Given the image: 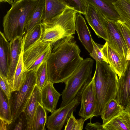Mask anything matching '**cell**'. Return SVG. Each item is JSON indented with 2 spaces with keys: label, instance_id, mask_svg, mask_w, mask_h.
<instances>
[{
  "label": "cell",
  "instance_id": "1",
  "mask_svg": "<svg viewBox=\"0 0 130 130\" xmlns=\"http://www.w3.org/2000/svg\"><path fill=\"white\" fill-rule=\"evenodd\" d=\"M74 38L68 36L53 45L46 62L48 81L54 84L64 83L83 59Z\"/></svg>",
  "mask_w": 130,
  "mask_h": 130
},
{
  "label": "cell",
  "instance_id": "2",
  "mask_svg": "<svg viewBox=\"0 0 130 130\" xmlns=\"http://www.w3.org/2000/svg\"><path fill=\"white\" fill-rule=\"evenodd\" d=\"M94 79L95 97L94 117L101 116L110 101L116 99L118 77L105 61H96Z\"/></svg>",
  "mask_w": 130,
  "mask_h": 130
},
{
  "label": "cell",
  "instance_id": "3",
  "mask_svg": "<svg viewBox=\"0 0 130 130\" xmlns=\"http://www.w3.org/2000/svg\"><path fill=\"white\" fill-rule=\"evenodd\" d=\"M39 0H20L14 3L3 18L4 34L9 41L23 37L27 22Z\"/></svg>",
  "mask_w": 130,
  "mask_h": 130
},
{
  "label": "cell",
  "instance_id": "4",
  "mask_svg": "<svg viewBox=\"0 0 130 130\" xmlns=\"http://www.w3.org/2000/svg\"><path fill=\"white\" fill-rule=\"evenodd\" d=\"M77 12L67 7L56 15L41 24L43 31L41 40L53 44L62 39L75 33V22Z\"/></svg>",
  "mask_w": 130,
  "mask_h": 130
},
{
  "label": "cell",
  "instance_id": "5",
  "mask_svg": "<svg viewBox=\"0 0 130 130\" xmlns=\"http://www.w3.org/2000/svg\"><path fill=\"white\" fill-rule=\"evenodd\" d=\"M93 60L90 58L83 59L72 75L64 82L62 92L61 107L70 102L91 81Z\"/></svg>",
  "mask_w": 130,
  "mask_h": 130
},
{
  "label": "cell",
  "instance_id": "6",
  "mask_svg": "<svg viewBox=\"0 0 130 130\" xmlns=\"http://www.w3.org/2000/svg\"><path fill=\"white\" fill-rule=\"evenodd\" d=\"M36 70L27 71L20 90L11 92L9 101L13 120L23 112L30 98L36 84Z\"/></svg>",
  "mask_w": 130,
  "mask_h": 130
},
{
  "label": "cell",
  "instance_id": "7",
  "mask_svg": "<svg viewBox=\"0 0 130 130\" xmlns=\"http://www.w3.org/2000/svg\"><path fill=\"white\" fill-rule=\"evenodd\" d=\"M53 44L40 39L23 51L24 72L36 70L46 61L51 53Z\"/></svg>",
  "mask_w": 130,
  "mask_h": 130
},
{
  "label": "cell",
  "instance_id": "8",
  "mask_svg": "<svg viewBox=\"0 0 130 130\" xmlns=\"http://www.w3.org/2000/svg\"><path fill=\"white\" fill-rule=\"evenodd\" d=\"M78 94L70 102L65 106L55 110L47 117L46 125L48 130H61L71 113L75 111L80 103Z\"/></svg>",
  "mask_w": 130,
  "mask_h": 130
},
{
  "label": "cell",
  "instance_id": "9",
  "mask_svg": "<svg viewBox=\"0 0 130 130\" xmlns=\"http://www.w3.org/2000/svg\"><path fill=\"white\" fill-rule=\"evenodd\" d=\"M103 22L108 38L109 45L119 54L126 57L128 50L126 44L118 31L115 21L102 15Z\"/></svg>",
  "mask_w": 130,
  "mask_h": 130
},
{
  "label": "cell",
  "instance_id": "10",
  "mask_svg": "<svg viewBox=\"0 0 130 130\" xmlns=\"http://www.w3.org/2000/svg\"><path fill=\"white\" fill-rule=\"evenodd\" d=\"M81 106L78 113L82 118L87 120L94 117L95 107V90L94 79L79 93Z\"/></svg>",
  "mask_w": 130,
  "mask_h": 130
},
{
  "label": "cell",
  "instance_id": "11",
  "mask_svg": "<svg viewBox=\"0 0 130 130\" xmlns=\"http://www.w3.org/2000/svg\"><path fill=\"white\" fill-rule=\"evenodd\" d=\"M116 99L124 110L130 111V60L119 78Z\"/></svg>",
  "mask_w": 130,
  "mask_h": 130
},
{
  "label": "cell",
  "instance_id": "12",
  "mask_svg": "<svg viewBox=\"0 0 130 130\" xmlns=\"http://www.w3.org/2000/svg\"><path fill=\"white\" fill-rule=\"evenodd\" d=\"M101 51L110 66L120 78L128 64L126 57L121 55L113 50L107 41L101 49Z\"/></svg>",
  "mask_w": 130,
  "mask_h": 130
},
{
  "label": "cell",
  "instance_id": "13",
  "mask_svg": "<svg viewBox=\"0 0 130 130\" xmlns=\"http://www.w3.org/2000/svg\"><path fill=\"white\" fill-rule=\"evenodd\" d=\"M102 15L93 5L88 3L86 13L84 15L86 20L96 35L107 41L108 38L103 22Z\"/></svg>",
  "mask_w": 130,
  "mask_h": 130
},
{
  "label": "cell",
  "instance_id": "14",
  "mask_svg": "<svg viewBox=\"0 0 130 130\" xmlns=\"http://www.w3.org/2000/svg\"><path fill=\"white\" fill-rule=\"evenodd\" d=\"M54 83L48 81L41 91V104L45 109L51 112L56 110L61 94L55 88Z\"/></svg>",
  "mask_w": 130,
  "mask_h": 130
},
{
  "label": "cell",
  "instance_id": "15",
  "mask_svg": "<svg viewBox=\"0 0 130 130\" xmlns=\"http://www.w3.org/2000/svg\"><path fill=\"white\" fill-rule=\"evenodd\" d=\"M82 14L77 13L75 22V30L78 35L79 39L89 53L92 52L93 46L90 31Z\"/></svg>",
  "mask_w": 130,
  "mask_h": 130
},
{
  "label": "cell",
  "instance_id": "16",
  "mask_svg": "<svg viewBox=\"0 0 130 130\" xmlns=\"http://www.w3.org/2000/svg\"><path fill=\"white\" fill-rule=\"evenodd\" d=\"M10 64L8 79L11 83L19 60L23 44V37H17L10 41Z\"/></svg>",
  "mask_w": 130,
  "mask_h": 130
},
{
  "label": "cell",
  "instance_id": "17",
  "mask_svg": "<svg viewBox=\"0 0 130 130\" xmlns=\"http://www.w3.org/2000/svg\"><path fill=\"white\" fill-rule=\"evenodd\" d=\"M41 90L36 84L23 112L27 121L26 130H32L34 115L38 105L41 104Z\"/></svg>",
  "mask_w": 130,
  "mask_h": 130
},
{
  "label": "cell",
  "instance_id": "18",
  "mask_svg": "<svg viewBox=\"0 0 130 130\" xmlns=\"http://www.w3.org/2000/svg\"><path fill=\"white\" fill-rule=\"evenodd\" d=\"M0 74L8 78L10 64V42L0 32Z\"/></svg>",
  "mask_w": 130,
  "mask_h": 130
},
{
  "label": "cell",
  "instance_id": "19",
  "mask_svg": "<svg viewBox=\"0 0 130 130\" xmlns=\"http://www.w3.org/2000/svg\"><path fill=\"white\" fill-rule=\"evenodd\" d=\"M114 0H86L106 18L115 21H121L113 4Z\"/></svg>",
  "mask_w": 130,
  "mask_h": 130
},
{
  "label": "cell",
  "instance_id": "20",
  "mask_svg": "<svg viewBox=\"0 0 130 130\" xmlns=\"http://www.w3.org/2000/svg\"><path fill=\"white\" fill-rule=\"evenodd\" d=\"M103 125L104 130H130V111L123 110Z\"/></svg>",
  "mask_w": 130,
  "mask_h": 130
},
{
  "label": "cell",
  "instance_id": "21",
  "mask_svg": "<svg viewBox=\"0 0 130 130\" xmlns=\"http://www.w3.org/2000/svg\"><path fill=\"white\" fill-rule=\"evenodd\" d=\"M45 1L44 12L42 22L47 21L66 8L69 7L59 0H45Z\"/></svg>",
  "mask_w": 130,
  "mask_h": 130
},
{
  "label": "cell",
  "instance_id": "22",
  "mask_svg": "<svg viewBox=\"0 0 130 130\" xmlns=\"http://www.w3.org/2000/svg\"><path fill=\"white\" fill-rule=\"evenodd\" d=\"M23 44L20 55L12 80L10 84L11 92L19 90L24 82L27 71L24 72L23 70V51L24 38H23Z\"/></svg>",
  "mask_w": 130,
  "mask_h": 130
},
{
  "label": "cell",
  "instance_id": "23",
  "mask_svg": "<svg viewBox=\"0 0 130 130\" xmlns=\"http://www.w3.org/2000/svg\"><path fill=\"white\" fill-rule=\"evenodd\" d=\"M45 8V0H39L25 28L26 33L36 25L42 23Z\"/></svg>",
  "mask_w": 130,
  "mask_h": 130
},
{
  "label": "cell",
  "instance_id": "24",
  "mask_svg": "<svg viewBox=\"0 0 130 130\" xmlns=\"http://www.w3.org/2000/svg\"><path fill=\"white\" fill-rule=\"evenodd\" d=\"M123 110V107L116 99L111 100L101 115L103 121V124L107 123Z\"/></svg>",
  "mask_w": 130,
  "mask_h": 130
},
{
  "label": "cell",
  "instance_id": "25",
  "mask_svg": "<svg viewBox=\"0 0 130 130\" xmlns=\"http://www.w3.org/2000/svg\"><path fill=\"white\" fill-rule=\"evenodd\" d=\"M43 31L41 23L38 24L26 33L24 38L23 51L38 40L41 39Z\"/></svg>",
  "mask_w": 130,
  "mask_h": 130
},
{
  "label": "cell",
  "instance_id": "26",
  "mask_svg": "<svg viewBox=\"0 0 130 130\" xmlns=\"http://www.w3.org/2000/svg\"><path fill=\"white\" fill-rule=\"evenodd\" d=\"M47 115L45 109L41 104L38 105L33 120L32 130H44Z\"/></svg>",
  "mask_w": 130,
  "mask_h": 130
},
{
  "label": "cell",
  "instance_id": "27",
  "mask_svg": "<svg viewBox=\"0 0 130 130\" xmlns=\"http://www.w3.org/2000/svg\"><path fill=\"white\" fill-rule=\"evenodd\" d=\"M0 119L4 120L10 124L13 120L9 100L1 89Z\"/></svg>",
  "mask_w": 130,
  "mask_h": 130
},
{
  "label": "cell",
  "instance_id": "28",
  "mask_svg": "<svg viewBox=\"0 0 130 130\" xmlns=\"http://www.w3.org/2000/svg\"><path fill=\"white\" fill-rule=\"evenodd\" d=\"M36 85L41 90L48 81L46 61L42 63L36 72Z\"/></svg>",
  "mask_w": 130,
  "mask_h": 130
},
{
  "label": "cell",
  "instance_id": "29",
  "mask_svg": "<svg viewBox=\"0 0 130 130\" xmlns=\"http://www.w3.org/2000/svg\"><path fill=\"white\" fill-rule=\"evenodd\" d=\"M78 13L85 15L86 13L87 3L86 0H59Z\"/></svg>",
  "mask_w": 130,
  "mask_h": 130
},
{
  "label": "cell",
  "instance_id": "30",
  "mask_svg": "<svg viewBox=\"0 0 130 130\" xmlns=\"http://www.w3.org/2000/svg\"><path fill=\"white\" fill-rule=\"evenodd\" d=\"M87 119L81 118L76 119L72 112L68 119L65 130H82L85 122Z\"/></svg>",
  "mask_w": 130,
  "mask_h": 130
},
{
  "label": "cell",
  "instance_id": "31",
  "mask_svg": "<svg viewBox=\"0 0 130 130\" xmlns=\"http://www.w3.org/2000/svg\"><path fill=\"white\" fill-rule=\"evenodd\" d=\"M117 28L125 41L128 51L130 50V29L124 22L120 20L115 21Z\"/></svg>",
  "mask_w": 130,
  "mask_h": 130
},
{
  "label": "cell",
  "instance_id": "32",
  "mask_svg": "<svg viewBox=\"0 0 130 130\" xmlns=\"http://www.w3.org/2000/svg\"><path fill=\"white\" fill-rule=\"evenodd\" d=\"M27 121L23 112L13 120L10 125V130H26Z\"/></svg>",
  "mask_w": 130,
  "mask_h": 130
},
{
  "label": "cell",
  "instance_id": "33",
  "mask_svg": "<svg viewBox=\"0 0 130 130\" xmlns=\"http://www.w3.org/2000/svg\"><path fill=\"white\" fill-rule=\"evenodd\" d=\"M113 4L117 11L122 12L130 18L129 0H115Z\"/></svg>",
  "mask_w": 130,
  "mask_h": 130
},
{
  "label": "cell",
  "instance_id": "34",
  "mask_svg": "<svg viewBox=\"0 0 130 130\" xmlns=\"http://www.w3.org/2000/svg\"><path fill=\"white\" fill-rule=\"evenodd\" d=\"M93 48L92 52L90 54V56L96 61H105L108 63L106 58L103 54L101 49L103 45L98 44L92 40Z\"/></svg>",
  "mask_w": 130,
  "mask_h": 130
},
{
  "label": "cell",
  "instance_id": "35",
  "mask_svg": "<svg viewBox=\"0 0 130 130\" xmlns=\"http://www.w3.org/2000/svg\"><path fill=\"white\" fill-rule=\"evenodd\" d=\"M0 86L1 89L9 100L11 93V87L8 78L0 74Z\"/></svg>",
  "mask_w": 130,
  "mask_h": 130
},
{
  "label": "cell",
  "instance_id": "36",
  "mask_svg": "<svg viewBox=\"0 0 130 130\" xmlns=\"http://www.w3.org/2000/svg\"><path fill=\"white\" fill-rule=\"evenodd\" d=\"M85 129L87 130H104L103 124H101L98 122L92 123L91 121L89 123L87 124Z\"/></svg>",
  "mask_w": 130,
  "mask_h": 130
},
{
  "label": "cell",
  "instance_id": "37",
  "mask_svg": "<svg viewBox=\"0 0 130 130\" xmlns=\"http://www.w3.org/2000/svg\"><path fill=\"white\" fill-rule=\"evenodd\" d=\"M0 119V130H9L11 124L3 119Z\"/></svg>",
  "mask_w": 130,
  "mask_h": 130
},
{
  "label": "cell",
  "instance_id": "38",
  "mask_svg": "<svg viewBox=\"0 0 130 130\" xmlns=\"http://www.w3.org/2000/svg\"><path fill=\"white\" fill-rule=\"evenodd\" d=\"M0 1L1 2H7L11 5L14 3V0H0Z\"/></svg>",
  "mask_w": 130,
  "mask_h": 130
},
{
  "label": "cell",
  "instance_id": "39",
  "mask_svg": "<svg viewBox=\"0 0 130 130\" xmlns=\"http://www.w3.org/2000/svg\"><path fill=\"white\" fill-rule=\"evenodd\" d=\"M20 0H14V3L15 2Z\"/></svg>",
  "mask_w": 130,
  "mask_h": 130
},
{
  "label": "cell",
  "instance_id": "40",
  "mask_svg": "<svg viewBox=\"0 0 130 130\" xmlns=\"http://www.w3.org/2000/svg\"><path fill=\"white\" fill-rule=\"evenodd\" d=\"M130 1V0H129Z\"/></svg>",
  "mask_w": 130,
  "mask_h": 130
}]
</instances>
